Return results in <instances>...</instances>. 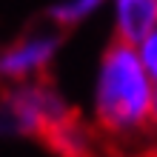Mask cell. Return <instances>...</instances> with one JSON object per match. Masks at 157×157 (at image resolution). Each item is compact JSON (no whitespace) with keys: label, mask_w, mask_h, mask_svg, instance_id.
I'll return each instance as SVG.
<instances>
[{"label":"cell","mask_w":157,"mask_h":157,"mask_svg":"<svg viewBox=\"0 0 157 157\" xmlns=\"http://www.w3.org/2000/svg\"><path fill=\"white\" fill-rule=\"evenodd\" d=\"M57 43H60L57 34L37 32L6 46L0 52V80H9V83L37 80L52 66L54 54H57Z\"/></svg>","instance_id":"cell-3"},{"label":"cell","mask_w":157,"mask_h":157,"mask_svg":"<svg viewBox=\"0 0 157 157\" xmlns=\"http://www.w3.org/2000/svg\"><path fill=\"white\" fill-rule=\"evenodd\" d=\"M46 140H49L63 157H89L91 154V134H89V128H83L71 114L63 120V123L54 126L52 132L46 134Z\"/></svg>","instance_id":"cell-5"},{"label":"cell","mask_w":157,"mask_h":157,"mask_svg":"<svg viewBox=\"0 0 157 157\" xmlns=\"http://www.w3.org/2000/svg\"><path fill=\"white\" fill-rule=\"evenodd\" d=\"M149 157H157V143L151 146V151H149Z\"/></svg>","instance_id":"cell-9"},{"label":"cell","mask_w":157,"mask_h":157,"mask_svg":"<svg viewBox=\"0 0 157 157\" xmlns=\"http://www.w3.org/2000/svg\"><path fill=\"white\" fill-rule=\"evenodd\" d=\"M106 0H57L52 6V20L60 26H77L89 17H94L103 9Z\"/></svg>","instance_id":"cell-6"},{"label":"cell","mask_w":157,"mask_h":157,"mask_svg":"<svg viewBox=\"0 0 157 157\" xmlns=\"http://www.w3.org/2000/svg\"><path fill=\"white\" fill-rule=\"evenodd\" d=\"M132 46H134L137 57H140V63H143V69L149 71V77L157 83V26L149 29L140 40H134Z\"/></svg>","instance_id":"cell-7"},{"label":"cell","mask_w":157,"mask_h":157,"mask_svg":"<svg viewBox=\"0 0 157 157\" xmlns=\"http://www.w3.org/2000/svg\"><path fill=\"white\" fill-rule=\"evenodd\" d=\"M154 80L143 69L134 46H109L94 77V126L109 140H137L151 128Z\"/></svg>","instance_id":"cell-1"},{"label":"cell","mask_w":157,"mask_h":157,"mask_svg":"<svg viewBox=\"0 0 157 157\" xmlns=\"http://www.w3.org/2000/svg\"><path fill=\"white\" fill-rule=\"evenodd\" d=\"M151 128L157 132V83H154V109H151Z\"/></svg>","instance_id":"cell-8"},{"label":"cell","mask_w":157,"mask_h":157,"mask_svg":"<svg viewBox=\"0 0 157 157\" xmlns=\"http://www.w3.org/2000/svg\"><path fill=\"white\" fill-rule=\"evenodd\" d=\"M114 12L117 37L126 43L140 40L149 29L157 26V0H109Z\"/></svg>","instance_id":"cell-4"},{"label":"cell","mask_w":157,"mask_h":157,"mask_svg":"<svg viewBox=\"0 0 157 157\" xmlns=\"http://www.w3.org/2000/svg\"><path fill=\"white\" fill-rule=\"evenodd\" d=\"M71 112L57 91L46 83H17L0 103V132L3 134H40L46 137Z\"/></svg>","instance_id":"cell-2"}]
</instances>
